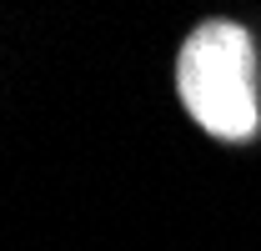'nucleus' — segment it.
Returning a JSON list of instances; mask_svg holds the SVG:
<instances>
[{
    "label": "nucleus",
    "instance_id": "nucleus-1",
    "mask_svg": "<svg viewBox=\"0 0 261 251\" xmlns=\"http://www.w3.org/2000/svg\"><path fill=\"white\" fill-rule=\"evenodd\" d=\"M176 86L191 121L221 141H246L261 126L256 45L236 20H206L176 56Z\"/></svg>",
    "mask_w": 261,
    "mask_h": 251
}]
</instances>
